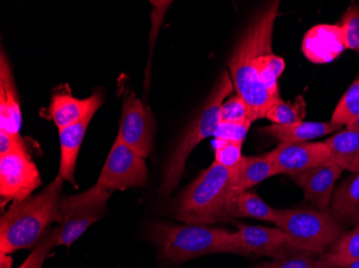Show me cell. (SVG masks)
Here are the masks:
<instances>
[{"instance_id": "1", "label": "cell", "mask_w": 359, "mask_h": 268, "mask_svg": "<svg viewBox=\"0 0 359 268\" xmlns=\"http://www.w3.org/2000/svg\"><path fill=\"white\" fill-rule=\"evenodd\" d=\"M279 9L280 1H270L254 12L228 59L233 88L247 104L251 122L265 118L268 111L276 104L260 82L257 58L272 50Z\"/></svg>"}, {"instance_id": "2", "label": "cell", "mask_w": 359, "mask_h": 268, "mask_svg": "<svg viewBox=\"0 0 359 268\" xmlns=\"http://www.w3.org/2000/svg\"><path fill=\"white\" fill-rule=\"evenodd\" d=\"M64 178L55 177L41 193L14 202L0 219V255L35 247L48 227L60 223Z\"/></svg>"}, {"instance_id": "3", "label": "cell", "mask_w": 359, "mask_h": 268, "mask_svg": "<svg viewBox=\"0 0 359 268\" xmlns=\"http://www.w3.org/2000/svg\"><path fill=\"white\" fill-rule=\"evenodd\" d=\"M235 169L213 161L177 197L172 206L175 219L189 225H205L231 220L226 213V204Z\"/></svg>"}, {"instance_id": "4", "label": "cell", "mask_w": 359, "mask_h": 268, "mask_svg": "<svg viewBox=\"0 0 359 268\" xmlns=\"http://www.w3.org/2000/svg\"><path fill=\"white\" fill-rule=\"evenodd\" d=\"M233 90V84L231 76L224 70L198 116L196 117L182 138L180 139V142L165 164L161 187L158 189L161 197H169L179 186L184 174L187 159L195 147L205 139L215 136L221 122L219 113L222 104L231 96Z\"/></svg>"}, {"instance_id": "5", "label": "cell", "mask_w": 359, "mask_h": 268, "mask_svg": "<svg viewBox=\"0 0 359 268\" xmlns=\"http://www.w3.org/2000/svg\"><path fill=\"white\" fill-rule=\"evenodd\" d=\"M231 233L228 230L205 225L156 223L151 229L150 235L161 258L181 263L213 253H227Z\"/></svg>"}, {"instance_id": "6", "label": "cell", "mask_w": 359, "mask_h": 268, "mask_svg": "<svg viewBox=\"0 0 359 268\" xmlns=\"http://www.w3.org/2000/svg\"><path fill=\"white\" fill-rule=\"evenodd\" d=\"M276 227L287 237L290 249L323 255L342 237L344 227L330 211L278 209Z\"/></svg>"}, {"instance_id": "7", "label": "cell", "mask_w": 359, "mask_h": 268, "mask_svg": "<svg viewBox=\"0 0 359 268\" xmlns=\"http://www.w3.org/2000/svg\"><path fill=\"white\" fill-rule=\"evenodd\" d=\"M111 195L112 191L95 185L84 192L62 199L56 246L70 247L90 225L100 220L106 213Z\"/></svg>"}, {"instance_id": "8", "label": "cell", "mask_w": 359, "mask_h": 268, "mask_svg": "<svg viewBox=\"0 0 359 268\" xmlns=\"http://www.w3.org/2000/svg\"><path fill=\"white\" fill-rule=\"evenodd\" d=\"M145 159L116 138L96 185L108 191L126 190L143 186L148 181Z\"/></svg>"}, {"instance_id": "9", "label": "cell", "mask_w": 359, "mask_h": 268, "mask_svg": "<svg viewBox=\"0 0 359 268\" xmlns=\"http://www.w3.org/2000/svg\"><path fill=\"white\" fill-rule=\"evenodd\" d=\"M154 136L155 122L151 108L133 94L125 96L118 139L141 158L147 159L152 152Z\"/></svg>"}, {"instance_id": "10", "label": "cell", "mask_w": 359, "mask_h": 268, "mask_svg": "<svg viewBox=\"0 0 359 268\" xmlns=\"http://www.w3.org/2000/svg\"><path fill=\"white\" fill-rule=\"evenodd\" d=\"M41 177L27 152L0 156V195L3 202H19L39 188Z\"/></svg>"}, {"instance_id": "11", "label": "cell", "mask_w": 359, "mask_h": 268, "mask_svg": "<svg viewBox=\"0 0 359 268\" xmlns=\"http://www.w3.org/2000/svg\"><path fill=\"white\" fill-rule=\"evenodd\" d=\"M228 241L227 253L255 255L280 259L285 257L287 237L279 227L240 225Z\"/></svg>"}, {"instance_id": "12", "label": "cell", "mask_w": 359, "mask_h": 268, "mask_svg": "<svg viewBox=\"0 0 359 268\" xmlns=\"http://www.w3.org/2000/svg\"><path fill=\"white\" fill-rule=\"evenodd\" d=\"M266 155L276 167L278 175L288 176L332 161L325 142L280 143Z\"/></svg>"}, {"instance_id": "13", "label": "cell", "mask_w": 359, "mask_h": 268, "mask_svg": "<svg viewBox=\"0 0 359 268\" xmlns=\"http://www.w3.org/2000/svg\"><path fill=\"white\" fill-rule=\"evenodd\" d=\"M342 172L344 169L332 160L290 177L302 189L306 201L320 211H330L334 185Z\"/></svg>"}, {"instance_id": "14", "label": "cell", "mask_w": 359, "mask_h": 268, "mask_svg": "<svg viewBox=\"0 0 359 268\" xmlns=\"http://www.w3.org/2000/svg\"><path fill=\"white\" fill-rule=\"evenodd\" d=\"M346 50L344 34L338 25L320 24L306 32L302 52L314 64H330Z\"/></svg>"}, {"instance_id": "15", "label": "cell", "mask_w": 359, "mask_h": 268, "mask_svg": "<svg viewBox=\"0 0 359 268\" xmlns=\"http://www.w3.org/2000/svg\"><path fill=\"white\" fill-rule=\"evenodd\" d=\"M102 104L104 97L100 92H95L86 99L74 98L67 92H58L52 97L48 115L60 130L76 124L92 113H96Z\"/></svg>"}, {"instance_id": "16", "label": "cell", "mask_w": 359, "mask_h": 268, "mask_svg": "<svg viewBox=\"0 0 359 268\" xmlns=\"http://www.w3.org/2000/svg\"><path fill=\"white\" fill-rule=\"evenodd\" d=\"M0 131L20 136L22 115L19 99L11 66L4 52L0 56Z\"/></svg>"}, {"instance_id": "17", "label": "cell", "mask_w": 359, "mask_h": 268, "mask_svg": "<svg viewBox=\"0 0 359 268\" xmlns=\"http://www.w3.org/2000/svg\"><path fill=\"white\" fill-rule=\"evenodd\" d=\"M95 114L96 113H92L76 124L58 130L60 131L58 136H60V164L57 175L62 177L64 181L72 183L76 188H78L76 181V167L79 153H80L81 145L86 138L88 125Z\"/></svg>"}, {"instance_id": "18", "label": "cell", "mask_w": 359, "mask_h": 268, "mask_svg": "<svg viewBox=\"0 0 359 268\" xmlns=\"http://www.w3.org/2000/svg\"><path fill=\"white\" fill-rule=\"evenodd\" d=\"M276 167L267 155L258 157H243L241 162L235 169V174L231 179L228 190L227 202L233 197L247 192L250 188L256 186L262 181L276 176Z\"/></svg>"}, {"instance_id": "19", "label": "cell", "mask_w": 359, "mask_h": 268, "mask_svg": "<svg viewBox=\"0 0 359 268\" xmlns=\"http://www.w3.org/2000/svg\"><path fill=\"white\" fill-rule=\"evenodd\" d=\"M341 129L342 127L332 122H300L287 126L270 125L260 129V131L276 139L280 143H299L309 142Z\"/></svg>"}, {"instance_id": "20", "label": "cell", "mask_w": 359, "mask_h": 268, "mask_svg": "<svg viewBox=\"0 0 359 268\" xmlns=\"http://www.w3.org/2000/svg\"><path fill=\"white\" fill-rule=\"evenodd\" d=\"M330 211L340 223L359 225V172L352 173L334 190Z\"/></svg>"}, {"instance_id": "21", "label": "cell", "mask_w": 359, "mask_h": 268, "mask_svg": "<svg viewBox=\"0 0 359 268\" xmlns=\"http://www.w3.org/2000/svg\"><path fill=\"white\" fill-rule=\"evenodd\" d=\"M325 143L339 167L351 173L359 172V131L340 130Z\"/></svg>"}, {"instance_id": "22", "label": "cell", "mask_w": 359, "mask_h": 268, "mask_svg": "<svg viewBox=\"0 0 359 268\" xmlns=\"http://www.w3.org/2000/svg\"><path fill=\"white\" fill-rule=\"evenodd\" d=\"M226 213L231 220L235 218H253L276 223L278 218V209H272L262 197L249 191L228 201Z\"/></svg>"}, {"instance_id": "23", "label": "cell", "mask_w": 359, "mask_h": 268, "mask_svg": "<svg viewBox=\"0 0 359 268\" xmlns=\"http://www.w3.org/2000/svg\"><path fill=\"white\" fill-rule=\"evenodd\" d=\"M318 268H346L359 262V225L342 234L337 243L318 258Z\"/></svg>"}, {"instance_id": "24", "label": "cell", "mask_w": 359, "mask_h": 268, "mask_svg": "<svg viewBox=\"0 0 359 268\" xmlns=\"http://www.w3.org/2000/svg\"><path fill=\"white\" fill-rule=\"evenodd\" d=\"M306 115V101H304V97L298 96L295 99V101L285 102L283 100H280L279 102H276L268 111L266 118L273 122V125L287 126V125L304 122Z\"/></svg>"}, {"instance_id": "25", "label": "cell", "mask_w": 359, "mask_h": 268, "mask_svg": "<svg viewBox=\"0 0 359 268\" xmlns=\"http://www.w3.org/2000/svg\"><path fill=\"white\" fill-rule=\"evenodd\" d=\"M359 118V78L344 92L332 113L330 122L339 126H351Z\"/></svg>"}, {"instance_id": "26", "label": "cell", "mask_w": 359, "mask_h": 268, "mask_svg": "<svg viewBox=\"0 0 359 268\" xmlns=\"http://www.w3.org/2000/svg\"><path fill=\"white\" fill-rule=\"evenodd\" d=\"M58 227L48 230L39 243L34 247L32 253L23 262L19 268H42L52 248L55 247L57 241Z\"/></svg>"}, {"instance_id": "27", "label": "cell", "mask_w": 359, "mask_h": 268, "mask_svg": "<svg viewBox=\"0 0 359 268\" xmlns=\"http://www.w3.org/2000/svg\"><path fill=\"white\" fill-rule=\"evenodd\" d=\"M339 27L344 34V45L348 50H359V7L350 6L342 19L339 22Z\"/></svg>"}, {"instance_id": "28", "label": "cell", "mask_w": 359, "mask_h": 268, "mask_svg": "<svg viewBox=\"0 0 359 268\" xmlns=\"http://www.w3.org/2000/svg\"><path fill=\"white\" fill-rule=\"evenodd\" d=\"M215 145V161L219 164L229 169H235L241 162L242 144L241 142L236 141L217 140Z\"/></svg>"}, {"instance_id": "29", "label": "cell", "mask_w": 359, "mask_h": 268, "mask_svg": "<svg viewBox=\"0 0 359 268\" xmlns=\"http://www.w3.org/2000/svg\"><path fill=\"white\" fill-rule=\"evenodd\" d=\"M318 258L306 253H294L271 262H263L253 268H318Z\"/></svg>"}, {"instance_id": "30", "label": "cell", "mask_w": 359, "mask_h": 268, "mask_svg": "<svg viewBox=\"0 0 359 268\" xmlns=\"http://www.w3.org/2000/svg\"><path fill=\"white\" fill-rule=\"evenodd\" d=\"M221 122L237 124L249 120V108L241 97L231 96L226 99L221 108Z\"/></svg>"}, {"instance_id": "31", "label": "cell", "mask_w": 359, "mask_h": 268, "mask_svg": "<svg viewBox=\"0 0 359 268\" xmlns=\"http://www.w3.org/2000/svg\"><path fill=\"white\" fill-rule=\"evenodd\" d=\"M152 3L153 11L151 14V20H152V28H151L150 34V55H149L148 69H147V76L150 73L151 62H152V54L154 51L155 42L158 37L159 29H161L163 23H164L165 15H166L167 10L170 8L172 1H151Z\"/></svg>"}, {"instance_id": "32", "label": "cell", "mask_w": 359, "mask_h": 268, "mask_svg": "<svg viewBox=\"0 0 359 268\" xmlns=\"http://www.w3.org/2000/svg\"><path fill=\"white\" fill-rule=\"evenodd\" d=\"M252 122H253L250 120L243 122H237V124L219 122L217 132L215 134V139L243 143L245 138H247Z\"/></svg>"}, {"instance_id": "33", "label": "cell", "mask_w": 359, "mask_h": 268, "mask_svg": "<svg viewBox=\"0 0 359 268\" xmlns=\"http://www.w3.org/2000/svg\"><path fill=\"white\" fill-rule=\"evenodd\" d=\"M21 152H27L21 136L0 131V156Z\"/></svg>"}, {"instance_id": "34", "label": "cell", "mask_w": 359, "mask_h": 268, "mask_svg": "<svg viewBox=\"0 0 359 268\" xmlns=\"http://www.w3.org/2000/svg\"><path fill=\"white\" fill-rule=\"evenodd\" d=\"M348 129H353V130L359 131V118L354 122V124L351 125V126L346 127Z\"/></svg>"}, {"instance_id": "35", "label": "cell", "mask_w": 359, "mask_h": 268, "mask_svg": "<svg viewBox=\"0 0 359 268\" xmlns=\"http://www.w3.org/2000/svg\"><path fill=\"white\" fill-rule=\"evenodd\" d=\"M346 268H359V262H356V263L351 264V265L346 266Z\"/></svg>"}]
</instances>
